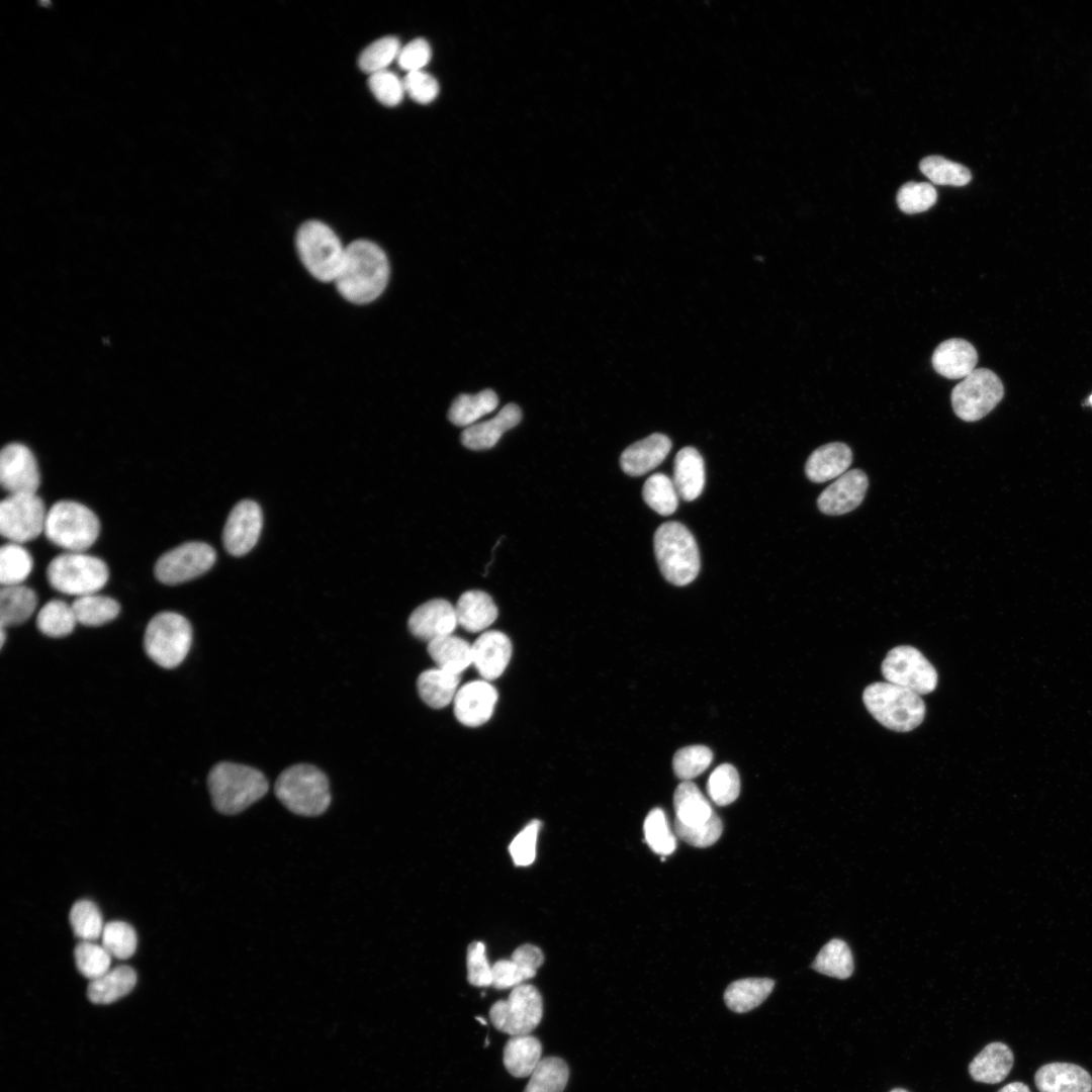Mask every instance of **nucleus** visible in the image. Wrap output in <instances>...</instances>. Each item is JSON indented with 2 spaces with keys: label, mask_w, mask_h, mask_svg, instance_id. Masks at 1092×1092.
Returning a JSON list of instances; mask_svg holds the SVG:
<instances>
[{
  "label": "nucleus",
  "mask_w": 1092,
  "mask_h": 1092,
  "mask_svg": "<svg viewBox=\"0 0 1092 1092\" xmlns=\"http://www.w3.org/2000/svg\"><path fill=\"white\" fill-rule=\"evenodd\" d=\"M388 279L389 263L383 250L373 242L357 240L346 247L334 282L345 299L365 304L384 291Z\"/></svg>",
  "instance_id": "1"
},
{
  "label": "nucleus",
  "mask_w": 1092,
  "mask_h": 1092,
  "mask_svg": "<svg viewBox=\"0 0 1092 1092\" xmlns=\"http://www.w3.org/2000/svg\"><path fill=\"white\" fill-rule=\"evenodd\" d=\"M207 785L214 808L226 815L244 811L268 791V781L260 770L233 762L215 764Z\"/></svg>",
  "instance_id": "2"
},
{
  "label": "nucleus",
  "mask_w": 1092,
  "mask_h": 1092,
  "mask_svg": "<svg viewBox=\"0 0 1092 1092\" xmlns=\"http://www.w3.org/2000/svg\"><path fill=\"white\" fill-rule=\"evenodd\" d=\"M654 553L661 573L674 585L689 584L700 571L697 542L690 530L678 522H666L657 528Z\"/></svg>",
  "instance_id": "3"
},
{
  "label": "nucleus",
  "mask_w": 1092,
  "mask_h": 1092,
  "mask_svg": "<svg viewBox=\"0 0 1092 1092\" xmlns=\"http://www.w3.org/2000/svg\"><path fill=\"white\" fill-rule=\"evenodd\" d=\"M862 699L873 717L894 731H911L921 724L925 716V705L920 695L888 681L868 686Z\"/></svg>",
  "instance_id": "4"
},
{
  "label": "nucleus",
  "mask_w": 1092,
  "mask_h": 1092,
  "mask_svg": "<svg viewBox=\"0 0 1092 1092\" xmlns=\"http://www.w3.org/2000/svg\"><path fill=\"white\" fill-rule=\"evenodd\" d=\"M275 794L289 811L301 816L321 815L331 803L326 775L310 764H295L283 770L275 783Z\"/></svg>",
  "instance_id": "5"
},
{
  "label": "nucleus",
  "mask_w": 1092,
  "mask_h": 1092,
  "mask_svg": "<svg viewBox=\"0 0 1092 1092\" xmlns=\"http://www.w3.org/2000/svg\"><path fill=\"white\" fill-rule=\"evenodd\" d=\"M99 532L98 517L80 503L59 500L48 510L43 533L69 552H84L94 544Z\"/></svg>",
  "instance_id": "6"
},
{
  "label": "nucleus",
  "mask_w": 1092,
  "mask_h": 1092,
  "mask_svg": "<svg viewBox=\"0 0 1092 1092\" xmlns=\"http://www.w3.org/2000/svg\"><path fill=\"white\" fill-rule=\"evenodd\" d=\"M295 242L307 271L322 282H334L346 249L337 234L323 221L311 219L299 226Z\"/></svg>",
  "instance_id": "7"
},
{
  "label": "nucleus",
  "mask_w": 1092,
  "mask_h": 1092,
  "mask_svg": "<svg viewBox=\"0 0 1092 1092\" xmlns=\"http://www.w3.org/2000/svg\"><path fill=\"white\" fill-rule=\"evenodd\" d=\"M106 563L84 552H65L54 557L47 567V578L56 590L82 597L95 594L107 582Z\"/></svg>",
  "instance_id": "8"
},
{
  "label": "nucleus",
  "mask_w": 1092,
  "mask_h": 1092,
  "mask_svg": "<svg viewBox=\"0 0 1092 1092\" xmlns=\"http://www.w3.org/2000/svg\"><path fill=\"white\" fill-rule=\"evenodd\" d=\"M191 643V625L178 613H158L147 625L145 651L155 663L164 668L178 666L187 656Z\"/></svg>",
  "instance_id": "9"
},
{
  "label": "nucleus",
  "mask_w": 1092,
  "mask_h": 1092,
  "mask_svg": "<svg viewBox=\"0 0 1092 1092\" xmlns=\"http://www.w3.org/2000/svg\"><path fill=\"white\" fill-rule=\"evenodd\" d=\"M543 1016V1002L538 989L519 985L512 989L507 1000H498L489 1010L493 1026L512 1036L530 1034Z\"/></svg>",
  "instance_id": "10"
},
{
  "label": "nucleus",
  "mask_w": 1092,
  "mask_h": 1092,
  "mask_svg": "<svg viewBox=\"0 0 1092 1092\" xmlns=\"http://www.w3.org/2000/svg\"><path fill=\"white\" fill-rule=\"evenodd\" d=\"M1003 394V384L998 375L990 369L979 368L954 386L951 404L960 419L975 422L987 416Z\"/></svg>",
  "instance_id": "11"
},
{
  "label": "nucleus",
  "mask_w": 1092,
  "mask_h": 1092,
  "mask_svg": "<svg viewBox=\"0 0 1092 1092\" xmlns=\"http://www.w3.org/2000/svg\"><path fill=\"white\" fill-rule=\"evenodd\" d=\"M48 510L36 493L8 494L0 505V533L22 544L44 531Z\"/></svg>",
  "instance_id": "12"
},
{
  "label": "nucleus",
  "mask_w": 1092,
  "mask_h": 1092,
  "mask_svg": "<svg viewBox=\"0 0 1092 1092\" xmlns=\"http://www.w3.org/2000/svg\"><path fill=\"white\" fill-rule=\"evenodd\" d=\"M882 673L888 682L920 696L933 692L937 686L935 668L912 646L902 645L891 649L883 660Z\"/></svg>",
  "instance_id": "13"
},
{
  "label": "nucleus",
  "mask_w": 1092,
  "mask_h": 1092,
  "mask_svg": "<svg viewBox=\"0 0 1092 1092\" xmlns=\"http://www.w3.org/2000/svg\"><path fill=\"white\" fill-rule=\"evenodd\" d=\"M216 559L215 550L199 541L183 543L157 560L155 575L165 584H179L196 578L208 571Z\"/></svg>",
  "instance_id": "14"
},
{
  "label": "nucleus",
  "mask_w": 1092,
  "mask_h": 1092,
  "mask_svg": "<svg viewBox=\"0 0 1092 1092\" xmlns=\"http://www.w3.org/2000/svg\"><path fill=\"white\" fill-rule=\"evenodd\" d=\"M0 482L8 494L36 493L40 475L36 459L27 446L10 443L2 448Z\"/></svg>",
  "instance_id": "15"
},
{
  "label": "nucleus",
  "mask_w": 1092,
  "mask_h": 1092,
  "mask_svg": "<svg viewBox=\"0 0 1092 1092\" xmlns=\"http://www.w3.org/2000/svg\"><path fill=\"white\" fill-rule=\"evenodd\" d=\"M262 524V511L255 502H239L231 511L222 532L226 551L234 556L248 553L258 541Z\"/></svg>",
  "instance_id": "16"
},
{
  "label": "nucleus",
  "mask_w": 1092,
  "mask_h": 1092,
  "mask_svg": "<svg viewBox=\"0 0 1092 1092\" xmlns=\"http://www.w3.org/2000/svg\"><path fill=\"white\" fill-rule=\"evenodd\" d=\"M869 480L860 469L846 471L819 495V510L831 516L849 513L857 508L864 498Z\"/></svg>",
  "instance_id": "17"
},
{
  "label": "nucleus",
  "mask_w": 1092,
  "mask_h": 1092,
  "mask_svg": "<svg viewBox=\"0 0 1092 1092\" xmlns=\"http://www.w3.org/2000/svg\"><path fill=\"white\" fill-rule=\"evenodd\" d=\"M457 623L455 607L444 599H434L419 606L410 616L411 633L428 643L455 630Z\"/></svg>",
  "instance_id": "18"
},
{
  "label": "nucleus",
  "mask_w": 1092,
  "mask_h": 1092,
  "mask_svg": "<svg viewBox=\"0 0 1092 1092\" xmlns=\"http://www.w3.org/2000/svg\"><path fill=\"white\" fill-rule=\"evenodd\" d=\"M497 700V692L486 680H473L462 686L454 698V713L460 723L477 727L489 720Z\"/></svg>",
  "instance_id": "19"
},
{
  "label": "nucleus",
  "mask_w": 1092,
  "mask_h": 1092,
  "mask_svg": "<svg viewBox=\"0 0 1092 1092\" xmlns=\"http://www.w3.org/2000/svg\"><path fill=\"white\" fill-rule=\"evenodd\" d=\"M512 655V643L503 632L493 630L482 633L472 644V664L485 680L503 674Z\"/></svg>",
  "instance_id": "20"
},
{
  "label": "nucleus",
  "mask_w": 1092,
  "mask_h": 1092,
  "mask_svg": "<svg viewBox=\"0 0 1092 1092\" xmlns=\"http://www.w3.org/2000/svg\"><path fill=\"white\" fill-rule=\"evenodd\" d=\"M1039 1092H1092V1077L1084 1068L1071 1063H1050L1034 1075Z\"/></svg>",
  "instance_id": "21"
},
{
  "label": "nucleus",
  "mask_w": 1092,
  "mask_h": 1092,
  "mask_svg": "<svg viewBox=\"0 0 1092 1092\" xmlns=\"http://www.w3.org/2000/svg\"><path fill=\"white\" fill-rule=\"evenodd\" d=\"M521 420V408L515 403H508L492 419L465 428L461 442L470 450L490 449L505 432L516 427Z\"/></svg>",
  "instance_id": "22"
},
{
  "label": "nucleus",
  "mask_w": 1092,
  "mask_h": 1092,
  "mask_svg": "<svg viewBox=\"0 0 1092 1092\" xmlns=\"http://www.w3.org/2000/svg\"><path fill=\"white\" fill-rule=\"evenodd\" d=\"M670 449L669 438L655 433L627 447L621 454L620 465L628 475H643L657 467Z\"/></svg>",
  "instance_id": "23"
},
{
  "label": "nucleus",
  "mask_w": 1092,
  "mask_h": 1092,
  "mask_svg": "<svg viewBox=\"0 0 1092 1092\" xmlns=\"http://www.w3.org/2000/svg\"><path fill=\"white\" fill-rule=\"evenodd\" d=\"M934 370L948 379H964L978 363L974 346L963 339H948L940 343L931 358Z\"/></svg>",
  "instance_id": "24"
},
{
  "label": "nucleus",
  "mask_w": 1092,
  "mask_h": 1092,
  "mask_svg": "<svg viewBox=\"0 0 1092 1092\" xmlns=\"http://www.w3.org/2000/svg\"><path fill=\"white\" fill-rule=\"evenodd\" d=\"M852 461L850 448L840 442L822 445L809 456L805 472L813 482H824L841 476Z\"/></svg>",
  "instance_id": "25"
},
{
  "label": "nucleus",
  "mask_w": 1092,
  "mask_h": 1092,
  "mask_svg": "<svg viewBox=\"0 0 1092 1092\" xmlns=\"http://www.w3.org/2000/svg\"><path fill=\"white\" fill-rule=\"evenodd\" d=\"M1014 1056L1011 1049L999 1041L987 1044L970 1063L973 1080L985 1084L1002 1082L1011 1072Z\"/></svg>",
  "instance_id": "26"
},
{
  "label": "nucleus",
  "mask_w": 1092,
  "mask_h": 1092,
  "mask_svg": "<svg viewBox=\"0 0 1092 1092\" xmlns=\"http://www.w3.org/2000/svg\"><path fill=\"white\" fill-rule=\"evenodd\" d=\"M678 495L687 500L696 499L705 485L704 460L697 449L685 447L674 458L673 479Z\"/></svg>",
  "instance_id": "27"
},
{
  "label": "nucleus",
  "mask_w": 1092,
  "mask_h": 1092,
  "mask_svg": "<svg viewBox=\"0 0 1092 1092\" xmlns=\"http://www.w3.org/2000/svg\"><path fill=\"white\" fill-rule=\"evenodd\" d=\"M455 612L458 625L472 633L485 630L497 617V608L491 597L475 589L461 595Z\"/></svg>",
  "instance_id": "28"
},
{
  "label": "nucleus",
  "mask_w": 1092,
  "mask_h": 1092,
  "mask_svg": "<svg viewBox=\"0 0 1092 1092\" xmlns=\"http://www.w3.org/2000/svg\"><path fill=\"white\" fill-rule=\"evenodd\" d=\"M541 1055L542 1045L537 1037L531 1034L516 1035L507 1041L503 1061L512 1076L525 1078L531 1076L542 1060Z\"/></svg>",
  "instance_id": "29"
},
{
  "label": "nucleus",
  "mask_w": 1092,
  "mask_h": 1092,
  "mask_svg": "<svg viewBox=\"0 0 1092 1092\" xmlns=\"http://www.w3.org/2000/svg\"><path fill=\"white\" fill-rule=\"evenodd\" d=\"M459 682L460 674L436 667L423 671L418 677L417 687L427 705L441 709L454 701Z\"/></svg>",
  "instance_id": "30"
},
{
  "label": "nucleus",
  "mask_w": 1092,
  "mask_h": 1092,
  "mask_svg": "<svg viewBox=\"0 0 1092 1092\" xmlns=\"http://www.w3.org/2000/svg\"><path fill=\"white\" fill-rule=\"evenodd\" d=\"M135 983L134 970L128 966H118L90 981L87 995L95 1004H109L128 994Z\"/></svg>",
  "instance_id": "31"
},
{
  "label": "nucleus",
  "mask_w": 1092,
  "mask_h": 1092,
  "mask_svg": "<svg viewBox=\"0 0 1092 1092\" xmlns=\"http://www.w3.org/2000/svg\"><path fill=\"white\" fill-rule=\"evenodd\" d=\"M37 606L34 590L24 584L2 586L0 592V625L8 628L27 621Z\"/></svg>",
  "instance_id": "32"
},
{
  "label": "nucleus",
  "mask_w": 1092,
  "mask_h": 1092,
  "mask_svg": "<svg viewBox=\"0 0 1092 1092\" xmlns=\"http://www.w3.org/2000/svg\"><path fill=\"white\" fill-rule=\"evenodd\" d=\"M428 652L437 667L456 674L472 664V645L453 634L429 642Z\"/></svg>",
  "instance_id": "33"
},
{
  "label": "nucleus",
  "mask_w": 1092,
  "mask_h": 1092,
  "mask_svg": "<svg viewBox=\"0 0 1092 1092\" xmlns=\"http://www.w3.org/2000/svg\"><path fill=\"white\" fill-rule=\"evenodd\" d=\"M775 982L767 978H747L731 983L724 1000L729 1009L737 1013L748 1012L760 1005L771 993Z\"/></svg>",
  "instance_id": "34"
},
{
  "label": "nucleus",
  "mask_w": 1092,
  "mask_h": 1092,
  "mask_svg": "<svg viewBox=\"0 0 1092 1092\" xmlns=\"http://www.w3.org/2000/svg\"><path fill=\"white\" fill-rule=\"evenodd\" d=\"M673 807L675 820L687 825L704 823L715 814L709 801L690 781H684L675 789Z\"/></svg>",
  "instance_id": "35"
},
{
  "label": "nucleus",
  "mask_w": 1092,
  "mask_h": 1092,
  "mask_svg": "<svg viewBox=\"0 0 1092 1092\" xmlns=\"http://www.w3.org/2000/svg\"><path fill=\"white\" fill-rule=\"evenodd\" d=\"M498 398L491 389H484L475 394H460L452 402L449 421L459 427H469L496 408Z\"/></svg>",
  "instance_id": "36"
},
{
  "label": "nucleus",
  "mask_w": 1092,
  "mask_h": 1092,
  "mask_svg": "<svg viewBox=\"0 0 1092 1092\" xmlns=\"http://www.w3.org/2000/svg\"><path fill=\"white\" fill-rule=\"evenodd\" d=\"M71 606L77 623L88 627L104 625L115 619L120 611L114 599L97 593L78 597Z\"/></svg>",
  "instance_id": "37"
},
{
  "label": "nucleus",
  "mask_w": 1092,
  "mask_h": 1092,
  "mask_svg": "<svg viewBox=\"0 0 1092 1092\" xmlns=\"http://www.w3.org/2000/svg\"><path fill=\"white\" fill-rule=\"evenodd\" d=\"M72 606L61 600L46 603L36 616V627L43 635L61 638L71 634L77 625Z\"/></svg>",
  "instance_id": "38"
},
{
  "label": "nucleus",
  "mask_w": 1092,
  "mask_h": 1092,
  "mask_svg": "<svg viewBox=\"0 0 1092 1092\" xmlns=\"http://www.w3.org/2000/svg\"><path fill=\"white\" fill-rule=\"evenodd\" d=\"M568 1078L569 1069L562 1059L546 1057L531 1074L524 1092H563Z\"/></svg>",
  "instance_id": "39"
},
{
  "label": "nucleus",
  "mask_w": 1092,
  "mask_h": 1092,
  "mask_svg": "<svg viewBox=\"0 0 1092 1092\" xmlns=\"http://www.w3.org/2000/svg\"><path fill=\"white\" fill-rule=\"evenodd\" d=\"M812 968L826 976L847 979L853 971V960L848 945L840 939H832L819 951Z\"/></svg>",
  "instance_id": "40"
},
{
  "label": "nucleus",
  "mask_w": 1092,
  "mask_h": 1092,
  "mask_svg": "<svg viewBox=\"0 0 1092 1092\" xmlns=\"http://www.w3.org/2000/svg\"><path fill=\"white\" fill-rule=\"evenodd\" d=\"M32 557L19 543L9 542L0 549V582L2 586L22 584L32 570Z\"/></svg>",
  "instance_id": "41"
},
{
  "label": "nucleus",
  "mask_w": 1092,
  "mask_h": 1092,
  "mask_svg": "<svg viewBox=\"0 0 1092 1092\" xmlns=\"http://www.w3.org/2000/svg\"><path fill=\"white\" fill-rule=\"evenodd\" d=\"M642 495L645 503L662 516L673 514L678 505L675 485L667 475L655 473L644 482Z\"/></svg>",
  "instance_id": "42"
},
{
  "label": "nucleus",
  "mask_w": 1092,
  "mask_h": 1092,
  "mask_svg": "<svg viewBox=\"0 0 1092 1092\" xmlns=\"http://www.w3.org/2000/svg\"><path fill=\"white\" fill-rule=\"evenodd\" d=\"M69 920L75 936L81 941L101 938L105 924L99 908L92 901H77L71 908Z\"/></svg>",
  "instance_id": "43"
},
{
  "label": "nucleus",
  "mask_w": 1092,
  "mask_h": 1092,
  "mask_svg": "<svg viewBox=\"0 0 1092 1092\" xmlns=\"http://www.w3.org/2000/svg\"><path fill=\"white\" fill-rule=\"evenodd\" d=\"M400 49L397 37L393 35L380 37L361 52L358 58V66L369 75L388 70V66L393 61H396Z\"/></svg>",
  "instance_id": "44"
},
{
  "label": "nucleus",
  "mask_w": 1092,
  "mask_h": 1092,
  "mask_svg": "<svg viewBox=\"0 0 1092 1092\" xmlns=\"http://www.w3.org/2000/svg\"><path fill=\"white\" fill-rule=\"evenodd\" d=\"M919 168L931 182L938 185L963 186L972 178L968 168L940 156L922 159Z\"/></svg>",
  "instance_id": "45"
},
{
  "label": "nucleus",
  "mask_w": 1092,
  "mask_h": 1092,
  "mask_svg": "<svg viewBox=\"0 0 1092 1092\" xmlns=\"http://www.w3.org/2000/svg\"><path fill=\"white\" fill-rule=\"evenodd\" d=\"M74 958L78 971L92 981L110 970L112 957L102 944L80 941L75 947Z\"/></svg>",
  "instance_id": "46"
},
{
  "label": "nucleus",
  "mask_w": 1092,
  "mask_h": 1092,
  "mask_svg": "<svg viewBox=\"0 0 1092 1092\" xmlns=\"http://www.w3.org/2000/svg\"><path fill=\"white\" fill-rule=\"evenodd\" d=\"M707 792L718 806H727L734 802L740 792V779L736 768L729 763L717 766L708 780Z\"/></svg>",
  "instance_id": "47"
},
{
  "label": "nucleus",
  "mask_w": 1092,
  "mask_h": 1092,
  "mask_svg": "<svg viewBox=\"0 0 1092 1092\" xmlns=\"http://www.w3.org/2000/svg\"><path fill=\"white\" fill-rule=\"evenodd\" d=\"M101 944L111 957L118 960L130 958L138 945L135 930L124 921H110L104 925Z\"/></svg>",
  "instance_id": "48"
},
{
  "label": "nucleus",
  "mask_w": 1092,
  "mask_h": 1092,
  "mask_svg": "<svg viewBox=\"0 0 1092 1092\" xmlns=\"http://www.w3.org/2000/svg\"><path fill=\"white\" fill-rule=\"evenodd\" d=\"M643 830L647 844L655 853L665 856L674 851L676 840L660 808H654L647 814Z\"/></svg>",
  "instance_id": "49"
},
{
  "label": "nucleus",
  "mask_w": 1092,
  "mask_h": 1092,
  "mask_svg": "<svg viewBox=\"0 0 1092 1092\" xmlns=\"http://www.w3.org/2000/svg\"><path fill=\"white\" fill-rule=\"evenodd\" d=\"M713 759L710 748L691 745L677 750L673 756V771L679 779L689 781L708 768Z\"/></svg>",
  "instance_id": "50"
},
{
  "label": "nucleus",
  "mask_w": 1092,
  "mask_h": 1092,
  "mask_svg": "<svg viewBox=\"0 0 1092 1092\" xmlns=\"http://www.w3.org/2000/svg\"><path fill=\"white\" fill-rule=\"evenodd\" d=\"M937 199L935 188L929 183L908 182L897 193L899 208L908 214L929 209Z\"/></svg>",
  "instance_id": "51"
},
{
  "label": "nucleus",
  "mask_w": 1092,
  "mask_h": 1092,
  "mask_svg": "<svg viewBox=\"0 0 1092 1092\" xmlns=\"http://www.w3.org/2000/svg\"><path fill=\"white\" fill-rule=\"evenodd\" d=\"M674 830L676 835L687 843L696 847H708L720 838L723 825L715 813L708 821L696 825H687L674 820Z\"/></svg>",
  "instance_id": "52"
},
{
  "label": "nucleus",
  "mask_w": 1092,
  "mask_h": 1092,
  "mask_svg": "<svg viewBox=\"0 0 1092 1092\" xmlns=\"http://www.w3.org/2000/svg\"><path fill=\"white\" fill-rule=\"evenodd\" d=\"M368 86L374 97L389 107L397 106L405 94L403 81L388 70L369 75Z\"/></svg>",
  "instance_id": "53"
},
{
  "label": "nucleus",
  "mask_w": 1092,
  "mask_h": 1092,
  "mask_svg": "<svg viewBox=\"0 0 1092 1092\" xmlns=\"http://www.w3.org/2000/svg\"><path fill=\"white\" fill-rule=\"evenodd\" d=\"M541 827L539 820L528 823L512 840L509 851L516 866H530L536 856V843Z\"/></svg>",
  "instance_id": "54"
},
{
  "label": "nucleus",
  "mask_w": 1092,
  "mask_h": 1092,
  "mask_svg": "<svg viewBox=\"0 0 1092 1092\" xmlns=\"http://www.w3.org/2000/svg\"><path fill=\"white\" fill-rule=\"evenodd\" d=\"M536 973L512 958L500 960L492 966V986L496 989H513L533 978Z\"/></svg>",
  "instance_id": "55"
},
{
  "label": "nucleus",
  "mask_w": 1092,
  "mask_h": 1092,
  "mask_svg": "<svg viewBox=\"0 0 1092 1092\" xmlns=\"http://www.w3.org/2000/svg\"><path fill=\"white\" fill-rule=\"evenodd\" d=\"M467 979L477 987L492 986V966L488 964L485 954V945L481 941H473L467 949Z\"/></svg>",
  "instance_id": "56"
},
{
  "label": "nucleus",
  "mask_w": 1092,
  "mask_h": 1092,
  "mask_svg": "<svg viewBox=\"0 0 1092 1092\" xmlns=\"http://www.w3.org/2000/svg\"><path fill=\"white\" fill-rule=\"evenodd\" d=\"M402 81L405 93L419 104H429L439 95L438 81L425 71L406 73Z\"/></svg>",
  "instance_id": "57"
},
{
  "label": "nucleus",
  "mask_w": 1092,
  "mask_h": 1092,
  "mask_svg": "<svg viewBox=\"0 0 1092 1092\" xmlns=\"http://www.w3.org/2000/svg\"><path fill=\"white\" fill-rule=\"evenodd\" d=\"M432 50L424 38H415L401 47L396 62L400 69L410 72L423 71L430 62Z\"/></svg>",
  "instance_id": "58"
},
{
  "label": "nucleus",
  "mask_w": 1092,
  "mask_h": 1092,
  "mask_svg": "<svg viewBox=\"0 0 1092 1092\" xmlns=\"http://www.w3.org/2000/svg\"><path fill=\"white\" fill-rule=\"evenodd\" d=\"M511 958L535 971H537L544 962L542 950L538 946L529 943L517 947Z\"/></svg>",
  "instance_id": "59"
},
{
  "label": "nucleus",
  "mask_w": 1092,
  "mask_h": 1092,
  "mask_svg": "<svg viewBox=\"0 0 1092 1092\" xmlns=\"http://www.w3.org/2000/svg\"><path fill=\"white\" fill-rule=\"evenodd\" d=\"M998 1092H1031L1029 1087L1022 1082H1012L1003 1086Z\"/></svg>",
  "instance_id": "60"
},
{
  "label": "nucleus",
  "mask_w": 1092,
  "mask_h": 1092,
  "mask_svg": "<svg viewBox=\"0 0 1092 1092\" xmlns=\"http://www.w3.org/2000/svg\"><path fill=\"white\" fill-rule=\"evenodd\" d=\"M6 638L5 627L1 626V647H3Z\"/></svg>",
  "instance_id": "61"
},
{
  "label": "nucleus",
  "mask_w": 1092,
  "mask_h": 1092,
  "mask_svg": "<svg viewBox=\"0 0 1092 1092\" xmlns=\"http://www.w3.org/2000/svg\"><path fill=\"white\" fill-rule=\"evenodd\" d=\"M890 1092H909V1091H907V1090H905L903 1088H894Z\"/></svg>",
  "instance_id": "62"
},
{
  "label": "nucleus",
  "mask_w": 1092,
  "mask_h": 1092,
  "mask_svg": "<svg viewBox=\"0 0 1092 1092\" xmlns=\"http://www.w3.org/2000/svg\"><path fill=\"white\" fill-rule=\"evenodd\" d=\"M1089 404L1092 405V394L1089 397Z\"/></svg>",
  "instance_id": "63"
}]
</instances>
